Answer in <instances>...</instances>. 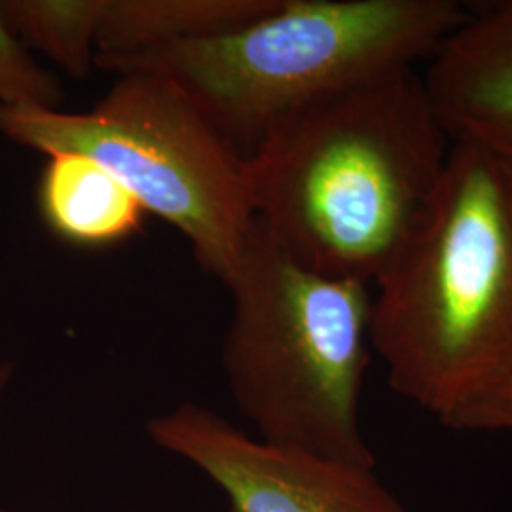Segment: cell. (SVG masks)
I'll return each instance as SVG.
<instances>
[{
    "mask_svg": "<svg viewBox=\"0 0 512 512\" xmlns=\"http://www.w3.org/2000/svg\"><path fill=\"white\" fill-rule=\"evenodd\" d=\"M467 12L456 0H279L236 31L103 57L95 67L171 82L247 158L311 101L418 69Z\"/></svg>",
    "mask_w": 512,
    "mask_h": 512,
    "instance_id": "3957f363",
    "label": "cell"
},
{
    "mask_svg": "<svg viewBox=\"0 0 512 512\" xmlns=\"http://www.w3.org/2000/svg\"><path fill=\"white\" fill-rule=\"evenodd\" d=\"M391 389L446 425L512 370V165L452 143L439 186L374 281Z\"/></svg>",
    "mask_w": 512,
    "mask_h": 512,
    "instance_id": "7a4b0ae2",
    "label": "cell"
},
{
    "mask_svg": "<svg viewBox=\"0 0 512 512\" xmlns=\"http://www.w3.org/2000/svg\"><path fill=\"white\" fill-rule=\"evenodd\" d=\"M145 429L160 450L217 484L230 512H408L376 469L247 435L207 406L179 404Z\"/></svg>",
    "mask_w": 512,
    "mask_h": 512,
    "instance_id": "8992f818",
    "label": "cell"
},
{
    "mask_svg": "<svg viewBox=\"0 0 512 512\" xmlns=\"http://www.w3.org/2000/svg\"><path fill=\"white\" fill-rule=\"evenodd\" d=\"M38 213L55 238L107 249L143 228L145 209L103 165L74 152L48 156L37 188Z\"/></svg>",
    "mask_w": 512,
    "mask_h": 512,
    "instance_id": "ba28073f",
    "label": "cell"
},
{
    "mask_svg": "<svg viewBox=\"0 0 512 512\" xmlns=\"http://www.w3.org/2000/svg\"><path fill=\"white\" fill-rule=\"evenodd\" d=\"M446 427L467 433H512V370L501 384L459 412Z\"/></svg>",
    "mask_w": 512,
    "mask_h": 512,
    "instance_id": "7c38bea8",
    "label": "cell"
},
{
    "mask_svg": "<svg viewBox=\"0 0 512 512\" xmlns=\"http://www.w3.org/2000/svg\"><path fill=\"white\" fill-rule=\"evenodd\" d=\"M0 135L92 158L188 241L207 274L224 285L234 274L255 224L247 158L171 82L116 74L88 112L0 105Z\"/></svg>",
    "mask_w": 512,
    "mask_h": 512,
    "instance_id": "5b68a950",
    "label": "cell"
},
{
    "mask_svg": "<svg viewBox=\"0 0 512 512\" xmlns=\"http://www.w3.org/2000/svg\"><path fill=\"white\" fill-rule=\"evenodd\" d=\"M450 150L418 69L370 78L294 110L247 156L255 219L306 268L372 287Z\"/></svg>",
    "mask_w": 512,
    "mask_h": 512,
    "instance_id": "6da1fadb",
    "label": "cell"
},
{
    "mask_svg": "<svg viewBox=\"0 0 512 512\" xmlns=\"http://www.w3.org/2000/svg\"><path fill=\"white\" fill-rule=\"evenodd\" d=\"M0 512H12V511H6V509H0Z\"/></svg>",
    "mask_w": 512,
    "mask_h": 512,
    "instance_id": "5bb4252c",
    "label": "cell"
},
{
    "mask_svg": "<svg viewBox=\"0 0 512 512\" xmlns=\"http://www.w3.org/2000/svg\"><path fill=\"white\" fill-rule=\"evenodd\" d=\"M103 0H0V16L25 48H35L74 78L95 67Z\"/></svg>",
    "mask_w": 512,
    "mask_h": 512,
    "instance_id": "30bf717a",
    "label": "cell"
},
{
    "mask_svg": "<svg viewBox=\"0 0 512 512\" xmlns=\"http://www.w3.org/2000/svg\"><path fill=\"white\" fill-rule=\"evenodd\" d=\"M421 76L452 143L512 165V0L469 8Z\"/></svg>",
    "mask_w": 512,
    "mask_h": 512,
    "instance_id": "52a82bcc",
    "label": "cell"
},
{
    "mask_svg": "<svg viewBox=\"0 0 512 512\" xmlns=\"http://www.w3.org/2000/svg\"><path fill=\"white\" fill-rule=\"evenodd\" d=\"M279 0H103L97 59L215 37L266 16Z\"/></svg>",
    "mask_w": 512,
    "mask_h": 512,
    "instance_id": "9c48e42d",
    "label": "cell"
},
{
    "mask_svg": "<svg viewBox=\"0 0 512 512\" xmlns=\"http://www.w3.org/2000/svg\"><path fill=\"white\" fill-rule=\"evenodd\" d=\"M226 287L222 366L258 439L365 469L361 427L370 359V285L313 272L255 219Z\"/></svg>",
    "mask_w": 512,
    "mask_h": 512,
    "instance_id": "277c9868",
    "label": "cell"
},
{
    "mask_svg": "<svg viewBox=\"0 0 512 512\" xmlns=\"http://www.w3.org/2000/svg\"><path fill=\"white\" fill-rule=\"evenodd\" d=\"M63 88L42 69L0 16V105L59 110Z\"/></svg>",
    "mask_w": 512,
    "mask_h": 512,
    "instance_id": "8fae6325",
    "label": "cell"
},
{
    "mask_svg": "<svg viewBox=\"0 0 512 512\" xmlns=\"http://www.w3.org/2000/svg\"><path fill=\"white\" fill-rule=\"evenodd\" d=\"M12 374H14V368H12L10 363H4V365L0 366V399L6 393V389H8V384L12 380Z\"/></svg>",
    "mask_w": 512,
    "mask_h": 512,
    "instance_id": "4fadbf2b",
    "label": "cell"
}]
</instances>
